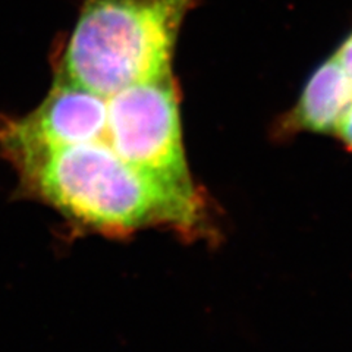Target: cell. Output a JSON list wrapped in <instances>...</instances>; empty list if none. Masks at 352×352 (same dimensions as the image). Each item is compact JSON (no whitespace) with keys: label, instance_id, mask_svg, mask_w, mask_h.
I'll return each instance as SVG.
<instances>
[{"label":"cell","instance_id":"1","mask_svg":"<svg viewBox=\"0 0 352 352\" xmlns=\"http://www.w3.org/2000/svg\"><path fill=\"white\" fill-rule=\"evenodd\" d=\"M31 188L78 222L106 232H128L147 223L190 226L195 195L153 179L110 148L93 141L5 150Z\"/></svg>","mask_w":352,"mask_h":352},{"label":"cell","instance_id":"2","mask_svg":"<svg viewBox=\"0 0 352 352\" xmlns=\"http://www.w3.org/2000/svg\"><path fill=\"white\" fill-rule=\"evenodd\" d=\"M198 0H85L58 80L109 97L170 72L186 12Z\"/></svg>","mask_w":352,"mask_h":352},{"label":"cell","instance_id":"3","mask_svg":"<svg viewBox=\"0 0 352 352\" xmlns=\"http://www.w3.org/2000/svg\"><path fill=\"white\" fill-rule=\"evenodd\" d=\"M106 98V128L98 141L157 182L195 195L182 147L172 74L132 84Z\"/></svg>","mask_w":352,"mask_h":352},{"label":"cell","instance_id":"4","mask_svg":"<svg viewBox=\"0 0 352 352\" xmlns=\"http://www.w3.org/2000/svg\"><path fill=\"white\" fill-rule=\"evenodd\" d=\"M351 103L352 82L333 56L318 66L308 80L291 120L294 126L307 131H335Z\"/></svg>","mask_w":352,"mask_h":352},{"label":"cell","instance_id":"5","mask_svg":"<svg viewBox=\"0 0 352 352\" xmlns=\"http://www.w3.org/2000/svg\"><path fill=\"white\" fill-rule=\"evenodd\" d=\"M335 59L340 65V68L344 69L349 81L352 82V34L342 43V46L335 54Z\"/></svg>","mask_w":352,"mask_h":352},{"label":"cell","instance_id":"6","mask_svg":"<svg viewBox=\"0 0 352 352\" xmlns=\"http://www.w3.org/2000/svg\"><path fill=\"white\" fill-rule=\"evenodd\" d=\"M335 131L338 132L340 140L352 150V103L348 106L344 115L340 116Z\"/></svg>","mask_w":352,"mask_h":352}]
</instances>
